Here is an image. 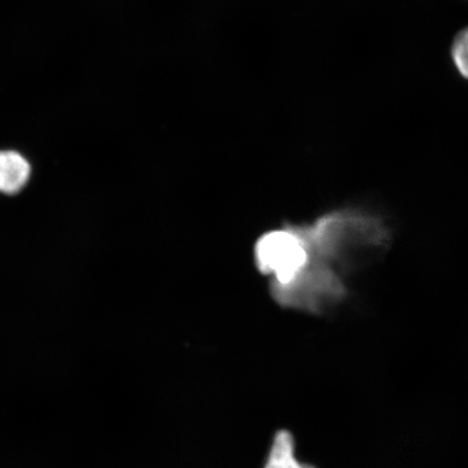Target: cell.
<instances>
[{
    "label": "cell",
    "instance_id": "obj_1",
    "mask_svg": "<svg viewBox=\"0 0 468 468\" xmlns=\"http://www.w3.org/2000/svg\"><path fill=\"white\" fill-rule=\"evenodd\" d=\"M308 228L321 259L342 274L361 260L382 253L391 238L382 218L356 209L326 214Z\"/></svg>",
    "mask_w": 468,
    "mask_h": 468
},
{
    "label": "cell",
    "instance_id": "obj_2",
    "mask_svg": "<svg viewBox=\"0 0 468 468\" xmlns=\"http://www.w3.org/2000/svg\"><path fill=\"white\" fill-rule=\"evenodd\" d=\"M31 175L28 162L15 151L0 152V192L14 195L25 186Z\"/></svg>",
    "mask_w": 468,
    "mask_h": 468
},
{
    "label": "cell",
    "instance_id": "obj_3",
    "mask_svg": "<svg viewBox=\"0 0 468 468\" xmlns=\"http://www.w3.org/2000/svg\"><path fill=\"white\" fill-rule=\"evenodd\" d=\"M294 446V438L290 431H278L263 468H314L312 465L303 464L296 459Z\"/></svg>",
    "mask_w": 468,
    "mask_h": 468
},
{
    "label": "cell",
    "instance_id": "obj_4",
    "mask_svg": "<svg viewBox=\"0 0 468 468\" xmlns=\"http://www.w3.org/2000/svg\"><path fill=\"white\" fill-rule=\"evenodd\" d=\"M452 56L456 68L468 79V29L460 33L455 38Z\"/></svg>",
    "mask_w": 468,
    "mask_h": 468
}]
</instances>
